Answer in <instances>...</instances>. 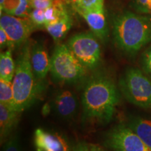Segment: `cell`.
Here are the masks:
<instances>
[{
    "instance_id": "cell-13",
    "label": "cell",
    "mask_w": 151,
    "mask_h": 151,
    "mask_svg": "<svg viewBox=\"0 0 151 151\" xmlns=\"http://www.w3.org/2000/svg\"><path fill=\"white\" fill-rule=\"evenodd\" d=\"M20 112L0 104V139L5 143L18 124Z\"/></svg>"
},
{
    "instance_id": "cell-17",
    "label": "cell",
    "mask_w": 151,
    "mask_h": 151,
    "mask_svg": "<svg viewBox=\"0 0 151 151\" xmlns=\"http://www.w3.org/2000/svg\"><path fill=\"white\" fill-rule=\"evenodd\" d=\"M0 104L14 109V94L13 83L1 78H0Z\"/></svg>"
},
{
    "instance_id": "cell-30",
    "label": "cell",
    "mask_w": 151,
    "mask_h": 151,
    "mask_svg": "<svg viewBox=\"0 0 151 151\" xmlns=\"http://www.w3.org/2000/svg\"><path fill=\"white\" fill-rule=\"evenodd\" d=\"M29 2H30V1H32V0H29Z\"/></svg>"
},
{
    "instance_id": "cell-19",
    "label": "cell",
    "mask_w": 151,
    "mask_h": 151,
    "mask_svg": "<svg viewBox=\"0 0 151 151\" xmlns=\"http://www.w3.org/2000/svg\"><path fill=\"white\" fill-rule=\"evenodd\" d=\"M29 19L32 20L37 28H41L46 25L45 10L38 9H32L29 14Z\"/></svg>"
},
{
    "instance_id": "cell-4",
    "label": "cell",
    "mask_w": 151,
    "mask_h": 151,
    "mask_svg": "<svg viewBox=\"0 0 151 151\" xmlns=\"http://www.w3.org/2000/svg\"><path fill=\"white\" fill-rule=\"evenodd\" d=\"M50 58V72L55 82L76 84L86 78L88 70L76 58L67 44L58 45Z\"/></svg>"
},
{
    "instance_id": "cell-29",
    "label": "cell",
    "mask_w": 151,
    "mask_h": 151,
    "mask_svg": "<svg viewBox=\"0 0 151 151\" xmlns=\"http://www.w3.org/2000/svg\"><path fill=\"white\" fill-rule=\"evenodd\" d=\"M43 151H52V150H43Z\"/></svg>"
},
{
    "instance_id": "cell-14",
    "label": "cell",
    "mask_w": 151,
    "mask_h": 151,
    "mask_svg": "<svg viewBox=\"0 0 151 151\" xmlns=\"http://www.w3.org/2000/svg\"><path fill=\"white\" fill-rule=\"evenodd\" d=\"M126 125L151 149V120L139 116H131L128 119Z\"/></svg>"
},
{
    "instance_id": "cell-25",
    "label": "cell",
    "mask_w": 151,
    "mask_h": 151,
    "mask_svg": "<svg viewBox=\"0 0 151 151\" xmlns=\"http://www.w3.org/2000/svg\"><path fill=\"white\" fill-rule=\"evenodd\" d=\"M73 151H91V150L90 148L89 143L81 141L73 147Z\"/></svg>"
},
{
    "instance_id": "cell-28",
    "label": "cell",
    "mask_w": 151,
    "mask_h": 151,
    "mask_svg": "<svg viewBox=\"0 0 151 151\" xmlns=\"http://www.w3.org/2000/svg\"><path fill=\"white\" fill-rule=\"evenodd\" d=\"M5 0H0V4H1V3H3L4 1Z\"/></svg>"
},
{
    "instance_id": "cell-20",
    "label": "cell",
    "mask_w": 151,
    "mask_h": 151,
    "mask_svg": "<svg viewBox=\"0 0 151 151\" xmlns=\"http://www.w3.org/2000/svg\"><path fill=\"white\" fill-rule=\"evenodd\" d=\"M2 151H22L20 141L17 135H13L4 143Z\"/></svg>"
},
{
    "instance_id": "cell-27",
    "label": "cell",
    "mask_w": 151,
    "mask_h": 151,
    "mask_svg": "<svg viewBox=\"0 0 151 151\" xmlns=\"http://www.w3.org/2000/svg\"><path fill=\"white\" fill-rule=\"evenodd\" d=\"M66 2L68 4H70L72 6L73 8L78 6L80 4L81 1L82 0H65Z\"/></svg>"
},
{
    "instance_id": "cell-7",
    "label": "cell",
    "mask_w": 151,
    "mask_h": 151,
    "mask_svg": "<svg viewBox=\"0 0 151 151\" xmlns=\"http://www.w3.org/2000/svg\"><path fill=\"white\" fill-rule=\"evenodd\" d=\"M104 145L113 151H151L126 124H119L106 134Z\"/></svg>"
},
{
    "instance_id": "cell-26",
    "label": "cell",
    "mask_w": 151,
    "mask_h": 151,
    "mask_svg": "<svg viewBox=\"0 0 151 151\" xmlns=\"http://www.w3.org/2000/svg\"><path fill=\"white\" fill-rule=\"evenodd\" d=\"M90 148L91 151H108L101 146L100 145L94 144V143H89Z\"/></svg>"
},
{
    "instance_id": "cell-12",
    "label": "cell",
    "mask_w": 151,
    "mask_h": 151,
    "mask_svg": "<svg viewBox=\"0 0 151 151\" xmlns=\"http://www.w3.org/2000/svg\"><path fill=\"white\" fill-rule=\"evenodd\" d=\"M75 10L86 20L92 32L97 39L101 42H106L109 37V28L105 13L90 12L82 9H76Z\"/></svg>"
},
{
    "instance_id": "cell-15",
    "label": "cell",
    "mask_w": 151,
    "mask_h": 151,
    "mask_svg": "<svg viewBox=\"0 0 151 151\" xmlns=\"http://www.w3.org/2000/svg\"><path fill=\"white\" fill-rule=\"evenodd\" d=\"M73 20L70 14H68L52 24H47L45 28L56 43H59L67 35L72 27Z\"/></svg>"
},
{
    "instance_id": "cell-2",
    "label": "cell",
    "mask_w": 151,
    "mask_h": 151,
    "mask_svg": "<svg viewBox=\"0 0 151 151\" xmlns=\"http://www.w3.org/2000/svg\"><path fill=\"white\" fill-rule=\"evenodd\" d=\"M112 35L119 50L134 55L151 41V18L131 12L117 15L113 20Z\"/></svg>"
},
{
    "instance_id": "cell-11",
    "label": "cell",
    "mask_w": 151,
    "mask_h": 151,
    "mask_svg": "<svg viewBox=\"0 0 151 151\" xmlns=\"http://www.w3.org/2000/svg\"><path fill=\"white\" fill-rule=\"evenodd\" d=\"M31 64L36 78L39 81L44 80L50 69L51 58L44 45L40 41L31 44Z\"/></svg>"
},
{
    "instance_id": "cell-5",
    "label": "cell",
    "mask_w": 151,
    "mask_h": 151,
    "mask_svg": "<svg viewBox=\"0 0 151 151\" xmlns=\"http://www.w3.org/2000/svg\"><path fill=\"white\" fill-rule=\"evenodd\" d=\"M120 91L132 104L151 111V81L141 69L128 67L118 81Z\"/></svg>"
},
{
    "instance_id": "cell-24",
    "label": "cell",
    "mask_w": 151,
    "mask_h": 151,
    "mask_svg": "<svg viewBox=\"0 0 151 151\" xmlns=\"http://www.w3.org/2000/svg\"><path fill=\"white\" fill-rule=\"evenodd\" d=\"M52 4V0H32L30 4L32 9L46 10L50 7Z\"/></svg>"
},
{
    "instance_id": "cell-23",
    "label": "cell",
    "mask_w": 151,
    "mask_h": 151,
    "mask_svg": "<svg viewBox=\"0 0 151 151\" xmlns=\"http://www.w3.org/2000/svg\"><path fill=\"white\" fill-rule=\"evenodd\" d=\"M0 48L1 50H4L5 48H13L12 43L9 39L8 35L3 27H0Z\"/></svg>"
},
{
    "instance_id": "cell-3",
    "label": "cell",
    "mask_w": 151,
    "mask_h": 151,
    "mask_svg": "<svg viewBox=\"0 0 151 151\" xmlns=\"http://www.w3.org/2000/svg\"><path fill=\"white\" fill-rule=\"evenodd\" d=\"M31 43L27 41L22 46L16 62L13 79L14 94V109L22 113L32 104L40 92L39 81L36 78L31 64Z\"/></svg>"
},
{
    "instance_id": "cell-18",
    "label": "cell",
    "mask_w": 151,
    "mask_h": 151,
    "mask_svg": "<svg viewBox=\"0 0 151 151\" xmlns=\"http://www.w3.org/2000/svg\"><path fill=\"white\" fill-rule=\"evenodd\" d=\"M76 9H82L90 12L104 13V0H82Z\"/></svg>"
},
{
    "instance_id": "cell-1",
    "label": "cell",
    "mask_w": 151,
    "mask_h": 151,
    "mask_svg": "<svg viewBox=\"0 0 151 151\" xmlns=\"http://www.w3.org/2000/svg\"><path fill=\"white\" fill-rule=\"evenodd\" d=\"M114 81L107 73L97 71L88 78L81 96L84 118L107 124L112 120L120 101Z\"/></svg>"
},
{
    "instance_id": "cell-16",
    "label": "cell",
    "mask_w": 151,
    "mask_h": 151,
    "mask_svg": "<svg viewBox=\"0 0 151 151\" xmlns=\"http://www.w3.org/2000/svg\"><path fill=\"white\" fill-rule=\"evenodd\" d=\"M12 49L8 48L0 54V78L12 82L16 65L12 55Z\"/></svg>"
},
{
    "instance_id": "cell-22",
    "label": "cell",
    "mask_w": 151,
    "mask_h": 151,
    "mask_svg": "<svg viewBox=\"0 0 151 151\" xmlns=\"http://www.w3.org/2000/svg\"><path fill=\"white\" fill-rule=\"evenodd\" d=\"M141 65L145 72L151 76V46L143 54Z\"/></svg>"
},
{
    "instance_id": "cell-8",
    "label": "cell",
    "mask_w": 151,
    "mask_h": 151,
    "mask_svg": "<svg viewBox=\"0 0 151 151\" xmlns=\"http://www.w3.org/2000/svg\"><path fill=\"white\" fill-rule=\"evenodd\" d=\"M0 27H3L8 35L14 49L23 46L31 34L37 29L29 18L8 14L1 15Z\"/></svg>"
},
{
    "instance_id": "cell-9",
    "label": "cell",
    "mask_w": 151,
    "mask_h": 151,
    "mask_svg": "<svg viewBox=\"0 0 151 151\" xmlns=\"http://www.w3.org/2000/svg\"><path fill=\"white\" fill-rule=\"evenodd\" d=\"M34 143L37 151H73L65 137L55 132L37 128L34 134Z\"/></svg>"
},
{
    "instance_id": "cell-21",
    "label": "cell",
    "mask_w": 151,
    "mask_h": 151,
    "mask_svg": "<svg viewBox=\"0 0 151 151\" xmlns=\"http://www.w3.org/2000/svg\"><path fill=\"white\" fill-rule=\"evenodd\" d=\"M134 7L139 13L151 15V0H134Z\"/></svg>"
},
{
    "instance_id": "cell-6",
    "label": "cell",
    "mask_w": 151,
    "mask_h": 151,
    "mask_svg": "<svg viewBox=\"0 0 151 151\" xmlns=\"http://www.w3.org/2000/svg\"><path fill=\"white\" fill-rule=\"evenodd\" d=\"M67 46L88 71H94L101 65V46L97 37L92 32L73 35L68 41Z\"/></svg>"
},
{
    "instance_id": "cell-10",
    "label": "cell",
    "mask_w": 151,
    "mask_h": 151,
    "mask_svg": "<svg viewBox=\"0 0 151 151\" xmlns=\"http://www.w3.org/2000/svg\"><path fill=\"white\" fill-rule=\"evenodd\" d=\"M76 95L69 90H59L52 99V108L60 118L65 120L73 118L78 110Z\"/></svg>"
}]
</instances>
